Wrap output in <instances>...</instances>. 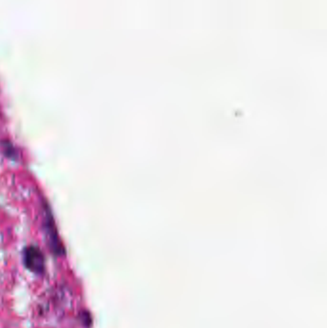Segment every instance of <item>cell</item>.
Instances as JSON below:
<instances>
[{
    "instance_id": "1",
    "label": "cell",
    "mask_w": 327,
    "mask_h": 328,
    "mask_svg": "<svg viewBox=\"0 0 327 328\" xmlns=\"http://www.w3.org/2000/svg\"><path fill=\"white\" fill-rule=\"evenodd\" d=\"M43 228L46 233L47 243L54 254L61 256L64 255L63 245L61 243V239L58 234V230L56 228V224L54 221L53 215L51 213L48 206L45 207V215H43Z\"/></svg>"
},
{
    "instance_id": "2",
    "label": "cell",
    "mask_w": 327,
    "mask_h": 328,
    "mask_svg": "<svg viewBox=\"0 0 327 328\" xmlns=\"http://www.w3.org/2000/svg\"><path fill=\"white\" fill-rule=\"evenodd\" d=\"M24 265L36 275L45 274L46 261L41 251L34 246L26 248L24 252Z\"/></svg>"
},
{
    "instance_id": "3",
    "label": "cell",
    "mask_w": 327,
    "mask_h": 328,
    "mask_svg": "<svg viewBox=\"0 0 327 328\" xmlns=\"http://www.w3.org/2000/svg\"><path fill=\"white\" fill-rule=\"evenodd\" d=\"M82 317H83V319H82L83 322H84V324H85L88 327H90V325H91V323H92V319H91L90 314L83 313Z\"/></svg>"
}]
</instances>
